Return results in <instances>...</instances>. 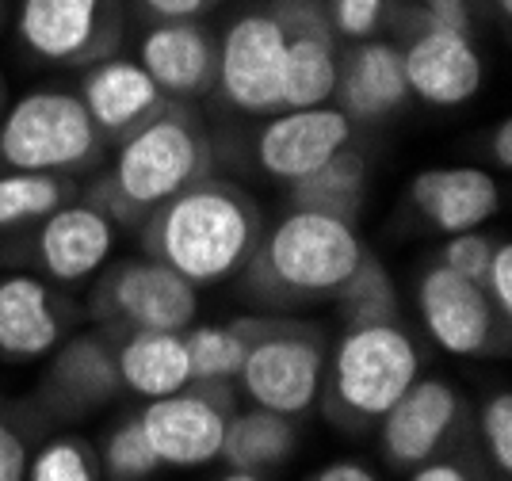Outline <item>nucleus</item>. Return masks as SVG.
Here are the masks:
<instances>
[{
    "mask_svg": "<svg viewBox=\"0 0 512 481\" xmlns=\"http://www.w3.org/2000/svg\"><path fill=\"white\" fill-rule=\"evenodd\" d=\"M486 294L497 306V314L509 321L512 317V245L509 241H497L490 256V268H486Z\"/></svg>",
    "mask_w": 512,
    "mask_h": 481,
    "instance_id": "obj_35",
    "label": "nucleus"
},
{
    "mask_svg": "<svg viewBox=\"0 0 512 481\" xmlns=\"http://www.w3.org/2000/svg\"><path fill=\"white\" fill-rule=\"evenodd\" d=\"M138 237L146 256L169 264L195 291L218 287L249 264L260 241V207L237 184L207 172L153 210Z\"/></svg>",
    "mask_w": 512,
    "mask_h": 481,
    "instance_id": "obj_1",
    "label": "nucleus"
},
{
    "mask_svg": "<svg viewBox=\"0 0 512 481\" xmlns=\"http://www.w3.org/2000/svg\"><path fill=\"white\" fill-rule=\"evenodd\" d=\"M478 440L486 459L493 462V470L501 474V481H509L512 474V394L497 390L482 401L478 409Z\"/></svg>",
    "mask_w": 512,
    "mask_h": 481,
    "instance_id": "obj_31",
    "label": "nucleus"
},
{
    "mask_svg": "<svg viewBox=\"0 0 512 481\" xmlns=\"http://www.w3.org/2000/svg\"><path fill=\"white\" fill-rule=\"evenodd\" d=\"M493 245H497V241H490L482 230L451 233L444 252H440V264L451 268L455 275L470 279V283H478V287L486 291V268H490Z\"/></svg>",
    "mask_w": 512,
    "mask_h": 481,
    "instance_id": "obj_32",
    "label": "nucleus"
},
{
    "mask_svg": "<svg viewBox=\"0 0 512 481\" xmlns=\"http://www.w3.org/2000/svg\"><path fill=\"white\" fill-rule=\"evenodd\" d=\"M333 100L352 123H383L409 104L402 46L383 39L356 42L341 58Z\"/></svg>",
    "mask_w": 512,
    "mask_h": 481,
    "instance_id": "obj_21",
    "label": "nucleus"
},
{
    "mask_svg": "<svg viewBox=\"0 0 512 481\" xmlns=\"http://www.w3.org/2000/svg\"><path fill=\"white\" fill-rule=\"evenodd\" d=\"M100 470L111 481H146L153 478V470H161L153 447L142 436L138 417L123 420L119 428H111V436L104 443V455H100Z\"/></svg>",
    "mask_w": 512,
    "mask_h": 481,
    "instance_id": "obj_30",
    "label": "nucleus"
},
{
    "mask_svg": "<svg viewBox=\"0 0 512 481\" xmlns=\"http://www.w3.org/2000/svg\"><path fill=\"white\" fill-rule=\"evenodd\" d=\"M463 424V394L440 378H417L379 420V447L394 470H417L444 455Z\"/></svg>",
    "mask_w": 512,
    "mask_h": 481,
    "instance_id": "obj_12",
    "label": "nucleus"
},
{
    "mask_svg": "<svg viewBox=\"0 0 512 481\" xmlns=\"http://www.w3.org/2000/svg\"><path fill=\"white\" fill-rule=\"evenodd\" d=\"M493 161H497V168L501 172H509L512 168V119H501V123L493 126Z\"/></svg>",
    "mask_w": 512,
    "mask_h": 481,
    "instance_id": "obj_40",
    "label": "nucleus"
},
{
    "mask_svg": "<svg viewBox=\"0 0 512 481\" xmlns=\"http://www.w3.org/2000/svg\"><path fill=\"white\" fill-rule=\"evenodd\" d=\"M299 447V428L291 417H279L268 409H245V413H230L226 420V436H222V451L218 459L230 470H245V474H272L283 462L295 455Z\"/></svg>",
    "mask_w": 512,
    "mask_h": 481,
    "instance_id": "obj_25",
    "label": "nucleus"
},
{
    "mask_svg": "<svg viewBox=\"0 0 512 481\" xmlns=\"http://www.w3.org/2000/svg\"><path fill=\"white\" fill-rule=\"evenodd\" d=\"M138 65L150 73L153 84L169 100L192 104L214 88L218 35H211L199 20L150 23L142 42H138Z\"/></svg>",
    "mask_w": 512,
    "mask_h": 481,
    "instance_id": "obj_20",
    "label": "nucleus"
},
{
    "mask_svg": "<svg viewBox=\"0 0 512 481\" xmlns=\"http://www.w3.org/2000/svg\"><path fill=\"white\" fill-rule=\"evenodd\" d=\"M409 199L432 230L467 233L482 230L501 210V188L482 168H428L409 184Z\"/></svg>",
    "mask_w": 512,
    "mask_h": 481,
    "instance_id": "obj_22",
    "label": "nucleus"
},
{
    "mask_svg": "<svg viewBox=\"0 0 512 481\" xmlns=\"http://www.w3.org/2000/svg\"><path fill=\"white\" fill-rule=\"evenodd\" d=\"M245 329V363L237 386L256 409L279 417H302L321 398L325 375V333L295 317L253 314L237 317Z\"/></svg>",
    "mask_w": 512,
    "mask_h": 481,
    "instance_id": "obj_5",
    "label": "nucleus"
},
{
    "mask_svg": "<svg viewBox=\"0 0 512 481\" xmlns=\"http://www.w3.org/2000/svg\"><path fill=\"white\" fill-rule=\"evenodd\" d=\"M77 199V180L58 172H0V233L31 230Z\"/></svg>",
    "mask_w": 512,
    "mask_h": 481,
    "instance_id": "obj_26",
    "label": "nucleus"
},
{
    "mask_svg": "<svg viewBox=\"0 0 512 481\" xmlns=\"http://www.w3.org/2000/svg\"><path fill=\"white\" fill-rule=\"evenodd\" d=\"M50 356L54 359L43 378L39 401L54 417L77 420L119 398L123 378H119V363H115V336L107 329L65 336Z\"/></svg>",
    "mask_w": 512,
    "mask_h": 481,
    "instance_id": "obj_15",
    "label": "nucleus"
},
{
    "mask_svg": "<svg viewBox=\"0 0 512 481\" xmlns=\"http://www.w3.org/2000/svg\"><path fill=\"white\" fill-rule=\"evenodd\" d=\"M421 23H425V27H440V31L474 35L470 0H421Z\"/></svg>",
    "mask_w": 512,
    "mask_h": 481,
    "instance_id": "obj_36",
    "label": "nucleus"
},
{
    "mask_svg": "<svg viewBox=\"0 0 512 481\" xmlns=\"http://www.w3.org/2000/svg\"><path fill=\"white\" fill-rule=\"evenodd\" d=\"M214 0H134V12L142 20L161 23V20H199Z\"/></svg>",
    "mask_w": 512,
    "mask_h": 481,
    "instance_id": "obj_37",
    "label": "nucleus"
},
{
    "mask_svg": "<svg viewBox=\"0 0 512 481\" xmlns=\"http://www.w3.org/2000/svg\"><path fill=\"white\" fill-rule=\"evenodd\" d=\"M367 245L356 226L325 218L314 210H295L260 233L245 264V287L264 310H295L310 302L337 298L356 272Z\"/></svg>",
    "mask_w": 512,
    "mask_h": 481,
    "instance_id": "obj_3",
    "label": "nucleus"
},
{
    "mask_svg": "<svg viewBox=\"0 0 512 481\" xmlns=\"http://www.w3.org/2000/svg\"><path fill=\"white\" fill-rule=\"evenodd\" d=\"M115 249V222L92 199H73L46 214L35 233V260L54 287H73L104 272Z\"/></svg>",
    "mask_w": 512,
    "mask_h": 481,
    "instance_id": "obj_16",
    "label": "nucleus"
},
{
    "mask_svg": "<svg viewBox=\"0 0 512 481\" xmlns=\"http://www.w3.org/2000/svg\"><path fill=\"white\" fill-rule=\"evenodd\" d=\"M0 20H4V4H0Z\"/></svg>",
    "mask_w": 512,
    "mask_h": 481,
    "instance_id": "obj_44",
    "label": "nucleus"
},
{
    "mask_svg": "<svg viewBox=\"0 0 512 481\" xmlns=\"http://www.w3.org/2000/svg\"><path fill=\"white\" fill-rule=\"evenodd\" d=\"M325 16L341 39L363 42L379 31L386 16V0H325Z\"/></svg>",
    "mask_w": 512,
    "mask_h": 481,
    "instance_id": "obj_33",
    "label": "nucleus"
},
{
    "mask_svg": "<svg viewBox=\"0 0 512 481\" xmlns=\"http://www.w3.org/2000/svg\"><path fill=\"white\" fill-rule=\"evenodd\" d=\"M73 302L39 275H0V356L12 363L50 356L73 325Z\"/></svg>",
    "mask_w": 512,
    "mask_h": 481,
    "instance_id": "obj_18",
    "label": "nucleus"
},
{
    "mask_svg": "<svg viewBox=\"0 0 512 481\" xmlns=\"http://www.w3.org/2000/svg\"><path fill=\"white\" fill-rule=\"evenodd\" d=\"M16 35L46 65H92L123 39V0H20Z\"/></svg>",
    "mask_w": 512,
    "mask_h": 481,
    "instance_id": "obj_9",
    "label": "nucleus"
},
{
    "mask_svg": "<svg viewBox=\"0 0 512 481\" xmlns=\"http://www.w3.org/2000/svg\"><path fill=\"white\" fill-rule=\"evenodd\" d=\"M211 172L207 126L188 104L172 100L161 115L115 146V161L92 188V203L115 226H142L161 203Z\"/></svg>",
    "mask_w": 512,
    "mask_h": 481,
    "instance_id": "obj_2",
    "label": "nucleus"
},
{
    "mask_svg": "<svg viewBox=\"0 0 512 481\" xmlns=\"http://www.w3.org/2000/svg\"><path fill=\"white\" fill-rule=\"evenodd\" d=\"M287 31L283 50V107L302 111L333 100L337 88V31L325 16V0H272Z\"/></svg>",
    "mask_w": 512,
    "mask_h": 481,
    "instance_id": "obj_13",
    "label": "nucleus"
},
{
    "mask_svg": "<svg viewBox=\"0 0 512 481\" xmlns=\"http://www.w3.org/2000/svg\"><path fill=\"white\" fill-rule=\"evenodd\" d=\"M409 481H482V478L459 455H436V459L421 462L417 470H409Z\"/></svg>",
    "mask_w": 512,
    "mask_h": 481,
    "instance_id": "obj_38",
    "label": "nucleus"
},
{
    "mask_svg": "<svg viewBox=\"0 0 512 481\" xmlns=\"http://www.w3.org/2000/svg\"><path fill=\"white\" fill-rule=\"evenodd\" d=\"M283 50L287 31L276 4L249 8L218 35V77L222 100L245 115H276L283 107Z\"/></svg>",
    "mask_w": 512,
    "mask_h": 481,
    "instance_id": "obj_8",
    "label": "nucleus"
},
{
    "mask_svg": "<svg viewBox=\"0 0 512 481\" xmlns=\"http://www.w3.org/2000/svg\"><path fill=\"white\" fill-rule=\"evenodd\" d=\"M111 333V329H107ZM115 336V363L123 390L138 398H169L176 390L192 386V363H188V344L184 333H111Z\"/></svg>",
    "mask_w": 512,
    "mask_h": 481,
    "instance_id": "obj_23",
    "label": "nucleus"
},
{
    "mask_svg": "<svg viewBox=\"0 0 512 481\" xmlns=\"http://www.w3.org/2000/svg\"><path fill=\"white\" fill-rule=\"evenodd\" d=\"M27 462L31 447L23 428L8 413H0V481H27Z\"/></svg>",
    "mask_w": 512,
    "mask_h": 481,
    "instance_id": "obj_34",
    "label": "nucleus"
},
{
    "mask_svg": "<svg viewBox=\"0 0 512 481\" xmlns=\"http://www.w3.org/2000/svg\"><path fill=\"white\" fill-rule=\"evenodd\" d=\"M367 188H371L367 157L360 149L344 146L325 165H318L314 172H306L302 180L291 184V207L314 210V214L356 226L363 214V203H367Z\"/></svg>",
    "mask_w": 512,
    "mask_h": 481,
    "instance_id": "obj_24",
    "label": "nucleus"
},
{
    "mask_svg": "<svg viewBox=\"0 0 512 481\" xmlns=\"http://www.w3.org/2000/svg\"><path fill=\"white\" fill-rule=\"evenodd\" d=\"M352 126L356 123L333 104L276 111L256 134V161L272 180L295 184L306 172L325 165L333 153L352 146Z\"/></svg>",
    "mask_w": 512,
    "mask_h": 481,
    "instance_id": "obj_14",
    "label": "nucleus"
},
{
    "mask_svg": "<svg viewBox=\"0 0 512 481\" xmlns=\"http://www.w3.org/2000/svg\"><path fill=\"white\" fill-rule=\"evenodd\" d=\"M234 413V386L226 382H192L169 398H153L134 413L142 436L161 466L195 470L218 459L226 420Z\"/></svg>",
    "mask_w": 512,
    "mask_h": 481,
    "instance_id": "obj_10",
    "label": "nucleus"
},
{
    "mask_svg": "<svg viewBox=\"0 0 512 481\" xmlns=\"http://www.w3.org/2000/svg\"><path fill=\"white\" fill-rule=\"evenodd\" d=\"M409 96L428 107H463L482 88V54L470 35L417 27L413 39L402 46Z\"/></svg>",
    "mask_w": 512,
    "mask_h": 481,
    "instance_id": "obj_19",
    "label": "nucleus"
},
{
    "mask_svg": "<svg viewBox=\"0 0 512 481\" xmlns=\"http://www.w3.org/2000/svg\"><path fill=\"white\" fill-rule=\"evenodd\" d=\"M337 306L344 310L348 325H379V321H398V291L394 279L383 268V260L367 249L356 272L348 275L341 291H337Z\"/></svg>",
    "mask_w": 512,
    "mask_h": 481,
    "instance_id": "obj_28",
    "label": "nucleus"
},
{
    "mask_svg": "<svg viewBox=\"0 0 512 481\" xmlns=\"http://www.w3.org/2000/svg\"><path fill=\"white\" fill-rule=\"evenodd\" d=\"M421 378V352L398 321L348 325L325 359L321 409L344 432H363Z\"/></svg>",
    "mask_w": 512,
    "mask_h": 481,
    "instance_id": "obj_4",
    "label": "nucleus"
},
{
    "mask_svg": "<svg viewBox=\"0 0 512 481\" xmlns=\"http://www.w3.org/2000/svg\"><path fill=\"white\" fill-rule=\"evenodd\" d=\"M104 149L85 104L65 88H35L0 119V172L77 176L96 165Z\"/></svg>",
    "mask_w": 512,
    "mask_h": 481,
    "instance_id": "obj_6",
    "label": "nucleus"
},
{
    "mask_svg": "<svg viewBox=\"0 0 512 481\" xmlns=\"http://www.w3.org/2000/svg\"><path fill=\"white\" fill-rule=\"evenodd\" d=\"M218 481H264L260 474H245V470H226V478H218Z\"/></svg>",
    "mask_w": 512,
    "mask_h": 481,
    "instance_id": "obj_41",
    "label": "nucleus"
},
{
    "mask_svg": "<svg viewBox=\"0 0 512 481\" xmlns=\"http://www.w3.org/2000/svg\"><path fill=\"white\" fill-rule=\"evenodd\" d=\"M306 481H379L363 462L356 459H337L329 462V466H321V470H314Z\"/></svg>",
    "mask_w": 512,
    "mask_h": 481,
    "instance_id": "obj_39",
    "label": "nucleus"
},
{
    "mask_svg": "<svg viewBox=\"0 0 512 481\" xmlns=\"http://www.w3.org/2000/svg\"><path fill=\"white\" fill-rule=\"evenodd\" d=\"M188 344V363H192V382H226L234 386L245 363V329L241 321L230 325H188L184 329Z\"/></svg>",
    "mask_w": 512,
    "mask_h": 481,
    "instance_id": "obj_27",
    "label": "nucleus"
},
{
    "mask_svg": "<svg viewBox=\"0 0 512 481\" xmlns=\"http://www.w3.org/2000/svg\"><path fill=\"white\" fill-rule=\"evenodd\" d=\"M100 455L92 451V443L77 436H58L43 443L31 462H27V481H100Z\"/></svg>",
    "mask_w": 512,
    "mask_h": 481,
    "instance_id": "obj_29",
    "label": "nucleus"
},
{
    "mask_svg": "<svg viewBox=\"0 0 512 481\" xmlns=\"http://www.w3.org/2000/svg\"><path fill=\"white\" fill-rule=\"evenodd\" d=\"M0 107H4V77H0Z\"/></svg>",
    "mask_w": 512,
    "mask_h": 481,
    "instance_id": "obj_43",
    "label": "nucleus"
},
{
    "mask_svg": "<svg viewBox=\"0 0 512 481\" xmlns=\"http://www.w3.org/2000/svg\"><path fill=\"white\" fill-rule=\"evenodd\" d=\"M417 310L428 336L451 356L490 359L509 352V321L497 314L490 294L444 264H432L421 272Z\"/></svg>",
    "mask_w": 512,
    "mask_h": 481,
    "instance_id": "obj_11",
    "label": "nucleus"
},
{
    "mask_svg": "<svg viewBox=\"0 0 512 481\" xmlns=\"http://www.w3.org/2000/svg\"><path fill=\"white\" fill-rule=\"evenodd\" d=\"M92 314L111 333H184L199 314V291L169 264L138 256L107 268L92 291Z\"/></svg>",
    "mask_w": 512,
    "mask_h": 481,
    "instance_id": "obj_7",
    "label": "nucleus"
},
{
    "mask_svg": "<svg viewBox=\"0 0 512 481\" xmlns=\"http://www.w3.org/2000/svg\"><path fill=\"white\" fill-rule=\"evenodd\" d=\"M497 4V12H501V20L509 23V16H512V0H493Z\"/></svg>",
    "mask_w": 512,
    "mask_h": 481,
    "instance_id": "obj_42",
    "label": "nucleus"
},
{
    "mask_svg": "<svg viewBox=\"0 0 512 481\" xmlns=\"http://www.w3.org/2000/svg\"><path fill=\"white\" fill-rule=\"evenodd\" d=\"M77 100L85 104L88 119L107 146H119L127 134H134L138 126H146L153 115H161L172 104L142 65L119 54H107L88 65Z\"/></svg>",
    "mask_w": 512,
    "mask_h": 481,
    "instance_id": "obj_17",
    "label": "nucleus"
}]
</instances>
